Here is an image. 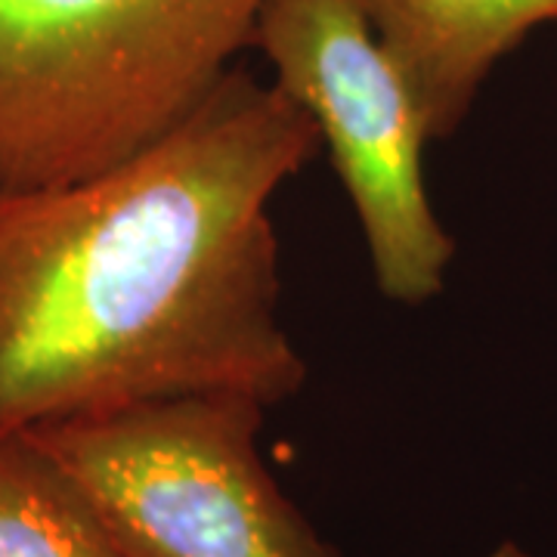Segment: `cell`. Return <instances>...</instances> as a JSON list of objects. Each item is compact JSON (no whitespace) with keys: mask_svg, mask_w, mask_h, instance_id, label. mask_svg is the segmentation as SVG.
Here are the masks:
<instances>
[{"mask_svg":"<svg viewBox=\"0 0 557 557\" xmlns=\"http://www.w3.org/2000/svg\"><path fill=\"white\" fill-rule=\"evenodd\" d=\"M322 146L236 65L193 115L94 177L0 193V434L180 397L273 409L307 381L270 205Z\"/></svg>","mask_w":557,"mask_h":557,"instance_id":"cell-1","label":"cell"},{"mask_svg":"<svg viewBox=\"0 0 557 557\" xmlns=\"http://www.w3.org/2000/svg\"><path fill=\"white\" fill-rule=\"evenodd\" d=\"M267 0H0V193L143 152L236 69Z\"/></svg>","mask_w":557,"mask_h":557,"instance_id":"cell-2","label":"cell"},{"mask_svg":"<svg viewBox=\"0 0 557 557\" xmlns=\"http://www.w3.org/2000/svg\"><path fill=\"white\" fill-rule=\"evenodd\" d=\"M248 397L137 403L32 431L94 498L127 557H341L260 456Z\"/></svg>","mask_w":557,"mask_h":557,"instance_id":"cell-3","label":"cell"},{"mask_svg":"<svg viewBox=\"0 0 557 557\" xmlns=\"http://www.w3.org/2000/svg\"><path fill=\"white\" fill-rule=\"evenodd\" d=\"M251 47L270 62L273 84L317 124L357 211L381 295L406 307L437 298L456 239L428 196V121L362 7L267 0Z\"/></svg>","mask_w":557,"mask_h":557,"instance_id":"cell-4","label":"cell"},{"mask_svg":"<svg viewBox=\"0 0 557 557\" xmlns=\"http://www.w3.org/2000/svg\"><path fill=\"white\" fill-rule=\"evenodd\" d=\"M399 65L428 121L431 143L456 137L480 87L557 0H357Z\"/></svg>","mask_w":557,"mask_h":557,"instance_id":"cell-5","label":"cell"},{"mask_svg":"<svg viewBox=\"0 0 557 557\" xmlns=\"http://www.w3.org/2000/svg\"><path fill=\"white\" fill-rule=\"evenodd\" d=\"M0 557H127L94 498L32 431L0 434Z\"/></svg>","mask_w":557,"mask_h":557,"instance_id":"cell-6","label":"cell"},{"mask_svg":"<svg viewBox=\"0 0 557 557\" xmlns=\"http://www.w3.org/2000/svg\"><path fill=\"white\" fill-rule=\"evenodd\" d=\"M486 557H533L527 548H520L518 542H502V545H496L493 552Z\"/></svg>","mask_w":557,"mask_h":557,"instance_id":"cell-7","label":"cell"}]
</instances>
